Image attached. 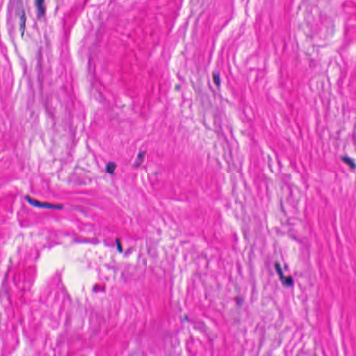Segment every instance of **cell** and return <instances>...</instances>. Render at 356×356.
<instances>
[{"mask_svg":"<svg viewBox=\"0 0 356 356\" xmlns=\"http://www.w3.org/2000/svg\"><path fill=\"white\" fill-rule=\"evenodd\" d=\"M214 82L216 85H220V79H219V76L218 74H214Z\"/></svg>","mask_w":356,"mask_h":356,"instance_id":"52a82bcc","label":"cell"},{"mask_svg":"<svg viewBox=\"0 0 356 356\" xmlns=\"http://www.w3.org/2000/svg\"><path fill=\"white\" fill-rule=\"evenodd\" d=\"M35 4H36L37 9H38L39 15L42 17L45 13V0H35Z\"/></svg>","mask_w":356,"mask_h":356,"instance_id":"3957f363","label":"cell"},{"mask_svg":"<svg viewBox=\"0 0 356 356\" xmlns=\"http://www.w3.org/2000/svg\"><path fill=\"white\" fill-rule=\"evenodd\" d=\"M146 156V152H141L137 155V157H136V160L134 163V166L136 167V168H138L142 164V163H143V160H144V158H145Z\"/></svg>","mask_w":356,"mask_h":356,"instance_id":"277c9868","label":"cell"},{"mask_svg":"<svg viewBox=\"0 0 356 356\" xmlns=\"http://www.w3.org/2000/svg\"><path fill=\"white\" fill-rule=\"evenodd\" d=\"M117 167V165L115 162H109L106 166V173L114 174L116 170V168Z\"/></svg>","mask_w":356,"mask_h":356,"instance_id":"8992f818","label":"cell"},{"mask_svg":"<svg viewBox=\"0 0 356 356\" xmlns=\"http://www.w3.org/2000/svg\"><path fill=\"white\" fill-rule=\"evenodd\" d=\"M16 14L19 18V25H20V30L21 32V34L23 36L24 33H25V26H26V14L25 10L24 9L22 2L19 0L17 4V6H16Z\"/></svg>","mask_w":356,"mask_h":356,"instance_id":"6da1fadb","label":"cell"},{"mask_svg":"<svg viewBox=\"0 0 356 356\" xmlns=\"http://www.w3.org/2000/svg\"><path fill=\"white\" fill-rule=\"evenodd\" d=\"M342 160L343 161L345 164L346 165L349 166L351 168V169L354 170L355 168V162L354 160H353L352 158H350V157H342Z\"/></svg>","mask_w":356,"mask_h":356,"instance_id":"5b68a950","label":"cell"},{"mask_svg":"<svg viewBox=\"0 0 356 356\" xmlns=\"http://www.w3.org/2000/svg\"><path fill=\"white\" fill-rule=\"evenodd\" d=\"M26 200H27V201L30 203L31 205H32L33 206H35V207H41V208H47V209H61V207H62V205L51 204V203H49V202H41V201H38V200H36L35 199L31 198H30V197H26Z\"/></svg>","mask_w":356,"mask_h":356,"instance_id":"7a4b0ae2","label":"cell"}]
</instances>
